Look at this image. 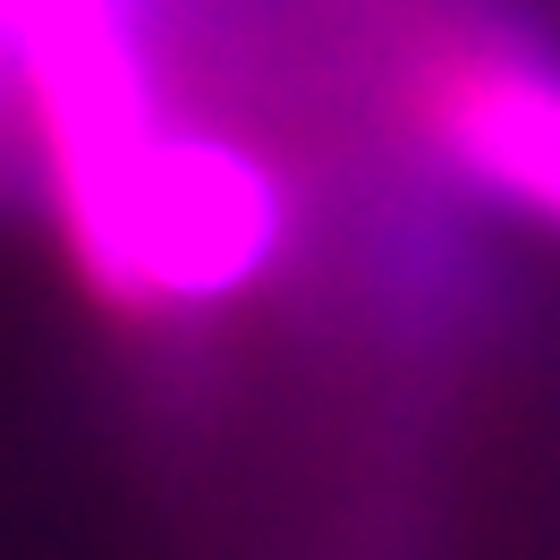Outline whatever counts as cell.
I'll use <instances>...</instances> for the list:
<instances>
[{
	"label": "cell",
	"instance_id": "1",
	"mask_svg": "<svg viewBox=\"0 0 560 560\" xmlns=\"http://www.w3.org/2000/svg\"><path fill=\"white\" fill-rule=\"evenodd\" d=\"M60 9H69V0H0V94L26 103L35 51H43V35L60 26Z\"/></svg>",
	"mask_w": 560,
	"mask_h": 560
}]
</instances>
